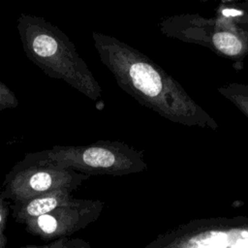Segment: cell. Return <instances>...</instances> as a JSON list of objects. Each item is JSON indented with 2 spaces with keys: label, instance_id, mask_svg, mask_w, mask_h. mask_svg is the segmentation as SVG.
<instances>
[{
  "label": "cell",
  "instance_id": "6da1fadb",
  "mask_svg": "<svg viewBox=\"0 0 248 248\" xmlns=\"http://www.w3.org/2000/svg\"><path fill=\"white\" fill-rule=\"evenodd\" d=\"M94 46L101 62L118 86L160 116L185 126L217 130V121L161 66L132 46L94 31Z\"/></svg>",
  "mask_w": 248,
  "mask_h": 248
},
{
  "label": "cell",
  "instance_id": "7a4b0ae2",
  "mask_svg": "<svg viewBox=\"0 0 248 248\" xmlns=\"http://www.w3.org/2000/svg\"><path fill=\"white\" fill-rule=\"evenodd\" d=\"M16 29L26 56L46 76L64 80L91 101L101 98L99 82L61 29L44 17L27 14L18 16Z\"/></svg>",
  "mask_w": 248,
  "mask_h": 248
},
{
  "label": "cell",
  "instance_id": "3957f363",
  "mask_svg": "<svg viewBox=\"0 0 248 248\" xmlns=\"http://www.w3.org/2000/svg\"><path fill=\"white\" fill-rule=\"evenodd\" d=\"M87 175H127L147 169L142 152L118 140H97L87 145H53L28 153Z\"/></svg>",
  "mask_w": 248,
  "mask_h": 248
},
{
  "label": "cell",
  "instance_id": "277c9868",
  "mask_svg": "<svg viewBox=\"0 0 248 248\" xmlns=\"http://www.w3.org/2000/svg\"><path fill=\"white\" fill-rule=\"evenodd\" d=\"M158 27L166 37L204 46L235 65L248 54V30L223 15H175L162 18Z\"/></svg>",
  "mask_w": 248,
  "mask_h": 248
},
{
  "label": "cell",
  "instance_id": "5b68a950",
  "mask_svg": "<svg viewBox=\"0 0 248 248\" xmlns=\"http://www.w3.org/2000/svg\"><path fill=\"white\" fill-rule=\"evenodd\" d=\"M143 248H248V216L192 219L158 234Z\"/></svg>",
  "mask_w": 248,
  "mask_h": 248
},
{
  "label": "cell",
  "instance_id": "8992f818",
  "mask_svg": "<svg viewBox=\"0 0 248 248\" xmlns=\"http://www.w3.org/2000/svg\"><path fill=\"white\" fill-rule=\"evenodd\" d=\"M89 178L90 175L34 159L27 153L6 174L1 191L15 202L61 188L75 191Z\"/></svg>",
  "mask_w": 248,
  "mask_h": 248
},
{
  "label": "cell",
  "instance_id": "52a82bcc",
  "mask_svg": "<svg viewBox=\"0 0 248 248\" xmlns=\"http://www.w3.org/2000/svg\"><path fill=\"white\" fill-rule=\"evenodd\" d=\"M105 203L99 200L74 199L51 212L26 221L25 230L43 240L68 237L96 221Z\"/></svg>",
  "mask_w": 248,
  "mask_h": 248
},
{
  "label": "cell",
  "instance_id": "ba28073f",
  "mask_svg": "<svg viewBox=\"0 0 248 248\" xmlns=\"http://www.w3.org/2000/svg\"><path fill=\"white\" fill-rule=\"evenodd\" d=\"M72 190L67 188L56 189L41 194L28 200L12 202L13 218L20 224L26 221L47 214L52 210L66 205L74 201Z\"/></svg>",
  "mask_w": 248,
  "mask_h": 248
},
{
  "label": "cell",
  "instance_id": "9c48e42d",
  "mask_svg": "<svg viewBox=\"0 0 248 248\" xmlns=\"http://www.w3.org/2000/svg\"><path fill=\"white\" fill-rule=\"evenodd\" d=\"M217 92L248 118V84L228 82L217 87Z\"/></svg>",
  "mask_w": 248,
  "mask_h": 248
},
{
  "label": "cell",
  "instance_id": "30bf717a",
  "mask_svg": "<svg viewBox=\"0 0 248 248\" xmlns=\"http://www.w3.org/2000/svg\"><path fill=\"white\" fill-rule=\"evenodd\" d=\"M225 4L226 7L223 9L229 13V16H226L233 19L239 26L244 25V29L248 30V0L227 2Z\"/></svg>",
  "mask_w": 248,
  "mask_h": 248
},
{
  "label": "cell",
  "instance_id": "8fae6325",
  "mask_svg": "<svg viewBox=\"0 0 248 248\" xmlns=\"http://www.w3.org/2000/svg\"><path fill=\"white\" fill-rule=\"evenodd\" d=\"M10 200H8L2 191H0V248H6L8 238L5 234L7 219L11 208Z\"/></svg>",
  "mask_w": 248,
  "mask_h": 248
},
{
  "label": "cell",
  "instance_id": "7c38bea8",
  "mask_svg": "<svg viewBox=\"0 0 248 248\" xmlns=\"http://www.w3.org/2000/svg\"><path fill=\"white\" fill-rule=\"evenodd\" d=\"M18 107V100L16 94L0 80V110L16 108Z\"/></svg>",
  "mask_w": 248,
  "mask_h": 248
},
{
  "label": "cell",
  "instance_id": "4fadbf2b",
  "mask_svg": "<svg viewBox=\"0 0 248 248\" xmlns=\"http://www.w3.org/2000/svg\"><path fill=\"white\" fill-rule=\"evenodd\" d=\"M79 241H80L79 238L69 239L68 237H63V238L53 240L52 242L48 244H45L43 246H38V247L26 246L22 248H76L79 243Z\"/></svg>",
  "mask_w": 248,
  "mask_h": 248
},
{
  "label": "cell",
  "instance_id": "5bb4252c",
  "mask_svg": "<svg viewBox=\"0 0 248 248\" xmlns=\"http://www.w3.org/2000/svg\"><path fill=\"white\" fill-rule=\"evenodd\" d=\"M76 248H90V245H89L88 242H86V241L80 239L79 243L78 244V246H77Z\"/></svg>",
  "mask_w": 248,
  "mask_h": 248
}]
</instances>
